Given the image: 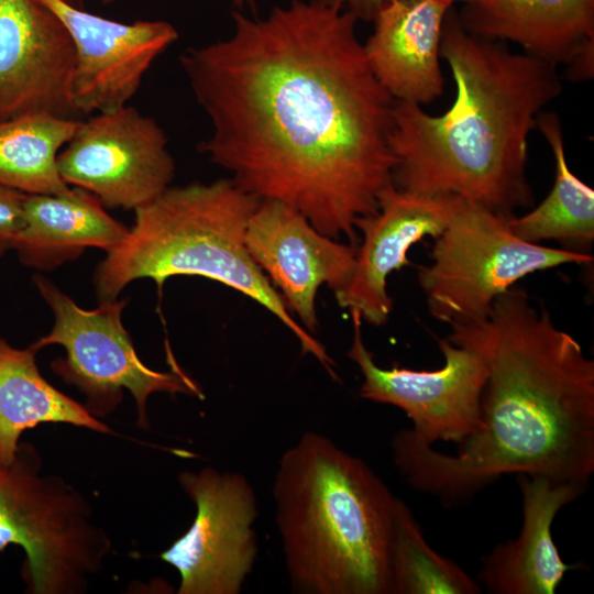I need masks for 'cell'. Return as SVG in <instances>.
<instances>
[{
  "label": "cell",
  "mask_w": 594,
  "mask_h": 594,
  "mask_svg": "<svg viewBox=\"0 0 594 594\" xmlns=\"http://www.w3.org/2000/svg\"><path fill=\"white\" fill-rule=\"evenodd\" d=\"M358 21L321 0H293L262 18L234 12L227 38L180 56L211 125L201 152L248 194L352 245L395 166V100L369 65Z\"/></svg>",
  "instance_id": "cell-1"
},
{
  "label": "cell",
  "mask_w": 594,
  "mask_h": 594,
  "mask_svg": "<svg viewBox=\"0 0 594 594\" xmlns=\"http://www.w3.org/2000/svg\"><path fill=\"white\" fill-rule=\"evenodd\" d=\"M453 343L488 369L482 431L439 452L410 429L392 440L396 469L415 490L448 504L506 474L586 486L594 472V361L521 287L498 296L488 315L451 327Z\"/></svg>",
  "instance_id": "cell-2"
},
{
  "label": "cell",
  "mask_w": 594,
  "mask_h": 594,
  "mask_svg": "<svg viewBox=\"0 0 594 594\" xmlns=\"http://www.w3.org/2000/svg\"><path fill=\"white\" fill-rule=\"evenodd\" d=\"M440 57L451 69L454 100L440 116L395 101L394 186L458 196L509 215L529 207L528 139L562 91L558 65L470 33L453 6L443 21Z\"/></svg>",
  "instance_id": "cell-3"
},
{
  "label": "cell",
  "mask_w": 594,
  "mask_h": 594,
  "mask_svg": "<svg viewBox=\"0 0 594 594\" xmlns=\"http://www.w3.org/2000/svg\"><path fill=\"white\" fill-rule=\"evenodd\" d=\"M273 496L293 592L391 594L396 496L363 460L305 432L282 454Z\"/></svg>",
  "instance_id": "cell-4"
},
{
  "label": "cell",
  "mask_w": 594,
  "mask_h": 594,
  "mask_svg": "<svg viewBox=\"0 0 594 594\" xmlns=\"http://www.w3.org/2000/svg\"><path fill=\"white\" fill-rule=\"evenodd\" d=\"M258 202L232 179L169 187L134 211L123 241L97 266L98 300L117 299L141 278L153 279L161 288L172 276H202L266 308L336 380L334 362L324 346L293 317L246 248V227Z\"/></svg>",
  "instance_id": "cell-5"
},
{
  "label": "cell",
  "mask_w": 594,
  "mask_h": 594,
  "mask_svg": "<svg viewBox=\"0 0 594 594\" xmlns=\"http://www.w3.org/2000/svg\"><path fill=\"white\" fill-rule=\"evenodd\" d=\"M9 546L24 550L31 594H84L112 547L87 498L44 474L36 448L22 441L14 460L0 463V551Z\"/></svg>",
  "instance_id": "cell-6"
},
{
  "label": "cell",
  "mask_w": 594,
  "mask_h": 594,
  "mask_svg": "<svg viewBox=\"0 0 594 594\" xmlns=\"http://www.w3.org/2000/svg\"><path fill=\"white\" fill-rule=\"evenodd\" d=\"M510 216L463 200L436 238L431 263L419 266L418 283L430 316L450 327L475 322L527 275L592 264L591 254L522 241L509 228Z\"/></svg>",
  "instance_id": "cell-7"
},
{
  "label": "cell",
  "mask_w": 594,
  "mask_h": 594,
  "mask_svg": "<svg viewBox=\"0 0 594 594\" xmlns=\"http://www.w3.org/2000/svg\"><path fill=\"white\" fill-rule=\"evenodd\" d=\"M36 287L53 311L48 334L32 346L58 344L65 358L52 362V370L85 396V408L96 418L117 409L128 389L134 398L140 428L147 430V400L154 393H178L202 397L200 387L175 363L169 372L150 369L139 358L122 322L128 299L102 301L91 310L79 307L47 278L36 275Z\"/></svg>",
  "instance_id": "cell-8"
},
{
  "label": "cell",
  "mask_w": 594,
  "mask_h": 594,
  "mask_svg": "<svg viewBox=\"0 0 594 594\" xmlns=\"http://www.w3.org/2000/svg\"><path fill=\"white\" fill-rule=\"evenodd\" d=\"M178 482L196 506L188 530L161 553L179 574L178 594H239L257 557V499L248 479L204 468Z\"/></svg>",
  "instance_id": "cell-9"
},
{
  "label": "cell",
  "mask_w": 594,
  "mask_h": 594,
  "mask_svg": "<svg viewBox=\"0 0 594 594\" xmlns=\"http://www.w3.org/2000/svg\"><path fill=\"white\" fill-rule=\"evenodd\" d=\"M57 165L67 185L106 208L133 211L168 189L175 174L164 130L130 105L80 120Z\"/></svg>",
  "instance_id": "cell-10"
},
{
  "label": "cell",
  "mask_w": 594,
  "mask_h": 594,
  "mask_svg": "<svg viewBox=\"0 0 594 594\" xmlns=\"http://www.w3.org/2000/svg\"><path fill=\"white\" fill-rule=\"evenodd\" d=\"M351 317L354 333L348 356L363 375L361 398L402 409L413 424V433L429 446L438 441L459 444L483 430L481 397L488 369L477 351L439 339L442 367L418 371L394 364L383 369L363 342L362 319Z\"/></svg>",
  "instance_id": "cell-11"
},
{
  "label": "cell",
  "mask_w": 594,
  "mask_h": 594,
  "mask_svg": "<svg viewBox=\"0 0 594 594\" xmlns=\"http://www.w3.org/2000/svg\"><path fill=\"white\" fill-rule=\"evenodd\" d=\"M65 26L74 48L72 103L77 114L128 106L154 61L178 38L163 20L121 22L67 0H37Z\"/></svg>",
  "instance_id": "cell-12"
},
{
  "label": "cell",
  "mask_w": 594,
  "mask_h": 594,
  "mask_svg": "<svg viewBox=\"0 0 594 594\" xmlns=\"http://www.w3.org/2000/svg\"><path fill=\"white\" fill-rule=\"evenodd\" d=\"M245 243L289 311L309 333L316 332L317 293L323 284L334 292L348 282L356 246L322 234L299 211L275 200H260Z\"/></svg>",
  "instance_id": "cell-13"
},
{
  "label": "cell",
  "mask_w": 594,
  "mask_h": 594,
  "mask_svg": "<svg viewBox=\"0 0 594 594\" xmlns=\"http://www.w3.org/2000/svg\"><path fill=\"white\" fill-rule=\"evenodd\" d=\"M464 199L426 196L386 188L375 212L355 222L362 233L348 282L334 290L341 308L373 326L387 322L393 302L388 276L409 264V249L427 237L437 238L448 227Z\"/></svg>",
  "instance_id": "cell-14"
},
{
  "label": "cell",
  "mask_w": 594,
  "mask_h": 594,
  "mask_svg": "<svg viewBox=\"0 0 594 594\" xmlns=\"http://www.w3.org/2000/svg\"><path fill=\"white\" fill-rule=\"evenodd\" d=\"M74 48L59 19L37 0H0V120L29 113L76 118Z\"/></svg>",
  "instance_id": "cell-15"
},
{
  "label": "cell",
  "mask_w": 594,
  "mask_h": 594,
  "mask_svg": "<svg viewBox=\"0 0 594 594\" xmlns=\"http://www.w3.org/2000/svg\"><path fill=\"white\" fill-rule=\"evenodd\" d=\"M447 0H393L374 19L364 46L376 79L395 101L427 105L443 92L440 43Z\"/></svg>",
  "instance_id": "cell-16"
},
{
  "label": "cell",
  "mask_w": 594,
  "mask_h": 594,
  "mask_svg": "<svg viewBox=\"0 0 594 594\" xmlns=\"http://www.w3.org/2000/svg\"><path fill=\"white\" fill-rule=\"evenodd\" d=\"M517 483L524 515L519 536L482 559L477 582L491 594H553L572 566L558 551L552 522L585 486L526 474H518Z\"/></svg>",
  "instance_id": "cell-17"
},
{
  "label": "cell",
  "mask_w": 594,
  "mask_h": 594,
  "mask_svg": "<svg viewBox=\"0 0 594 594\" xmlns=\"http://www.w3.org/2000/svg\"><path fill=\"white\" fill-rule=\"evenodd\" d=\"M459 19L474 35L516 43L556 65L594 47V0H477Z\"/></svg>",
  "instance_id": "cell-18"
},
{
  "label": "cell",
  "mask_w": 594,
  "mask_h": 594,
  "mask_svg": "<svg viewBox=\"0 0 594 594\" xmlns=\"http://www.w3.org/2000/svg\"><path fill=\"white\" fill-rule=\"evenodd\" d=\"M24 220L14 250L23 264L41 271L75 260L87 248L108 253L129 231L98 198L73 186L57 195H26Z\"/></svg>",
  "instance_id": "cell-19"
},
{
  "label": "cell",
  "mask_w": 594,
  "mask_h": 594,
  "mask_svg": "<svg viewBox=\"0 0 594 594\" xmlns=\"http://www.w3.org/2000/svg\"><path fill=\"white\" fill-rule=\"evenodd\" d=\"M32 345L19 349L0 337V463L14 460L21 436L41 424H68L100 433L111 429L40 372Z\"/></svg>",
  "instance_id": "cell-20"
},
{
  "label": "cell",
  "mask_w": 594,
  "mask_h": 594,
  "mask_svg": "<svg viewBox=\"0 0 594 594\" xmlns=\"http://www.w3.org/2000/svg\"><path fill=\"white\" fill-rule=\"evenodd\" d=\"M556 160V180L548 196L521 217H509V228L522 241L540 244L556 241L561 249L590 254L594 241V190L569 168L561 122L542 111L537 128Z\"/></svg>",
  "instance_id": "cell-21"
},
{
  "label": "cell",
  "mask_w": 594,
  "mask_h": 594,
  "mask_svg": "<svg viewBox=\"0 0 594 594\" xmlns=\"http://www.w3.org/2000/svg\"><path fill=\"white\" fill-rule=\"evenodd\" d=\"M76 118L29 113L0 120V185L26 195H57L70 186L57 157L79 127Z\"/></svg>",
  "instance_id": "cell-22"
},
{
  "label": "cell",
  "mask_w": 594,
  "mask_h": 594,
  "mask_svg": "<svg viewBox=\"0 0 594 594\" xmlns=\"http://www.w3.org/2000/svg\"><path fill=\"white\" fill-rule=\"evenodd\" d=\"M391 594H479L480 583L436 552L404 501L396 497L389 548Z\"/></svg>",
  "instance_id": "cell-23"
},
{
  "label": "cell",
  "mask_w": 594,
  "mask_h": 594,
  "mask_svg": "<svg viewBox=\"0 0 594 594\" xmlns=\"http://www.w3.org/2000/svg\"><path fill=\"white\" fill-rule=\"evenodd\" d=\"M26 194L0 185V255L14 250L24 227Z\"/></svg>",
  "instance_id": "cell-24"
},
{
  "label": "cell",
  "mask_w": 594,
  "mask_h": 594,
  "mask_svg": "<svg viewBox=\"0 0 594 594\" xmlns=\"http://www.w3.org/2000/svg\"><path fill=\"white\" fill-rule=\"evenodd\" d=\"M326 4L353 13L359 20L372 21L378 10L393 0H321Z\"/></svg>",
  "instance_id": "cell-25"
},
{
  "label": "cell",
  "mask_w": 594,
  "mask_h": 594,
  "mask_svg": "<svg viewBox=\"0 0 594 594\" xmlns=\"http://www.w3.org/2000/svg\"><path fill=\"white\" fill-rule=\"evenodd\" d=\"M449 1L451 4H453L454 2H458V1H461V2H464V3H471V2H474V1H477V0H447Z\"/></svg>",
  "instance_id": "cell-26"
},
{
  "label": "cell",
  "mask_w": 594,
  "mask_h": 594,
  "mask_svg": "<svg viewBox=\"0 0 594 594\" xmlns=\"http://www.w3.org/2000/svg\"><path fill=\"white\" fill-rule=\"evenodd\" d=\"M102 3H112L114 0H101Z\"/></svg>",
  "instance_id": "cell-27"
},
{
  "label": "cell",
  "mask_w": 594,
  "mask_h": 594,
  "mask_svg": "<svg viewBox=\"0 0 594 594\" xmlns=\"http://www.w3.org/2000/svg\"><path fill=\"white\" fill-rule=\"evenodd\" d=\"M235 1H237L239 4H241V3H243V2L245 3V2L249 1V0H235Z\"/></svg>",
  "instance_id": "cell-28"
}]
</instances>
